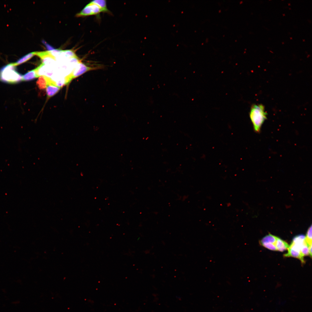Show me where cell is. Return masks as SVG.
<instances>
[{"instance_id":"15","label":"cell","mask_w":312,"mask_h":312,"mask_svg":"<svg viewBox=\"0 0 312 312\" xmlns=\"http://www.w3.org/2000/svg\"><path fill=\"white\" fill-rule=\"evenodd\" d=\"M288 5H291L290 3H288Z\"/></svg>"},{"instance_id":"3","label":"cell","mask_w":312,"mask_h":312,"mask_svg":"<svg viewBox=\"0 0 312 312\" xmlns=\"http://www.w3.org/2000/svg\"><path fill=\"white\" fill-rule=\"evenodd\" d=\"M305 236L300 235L295 236L293 238L290 245L288 248L287 253L284 255L286 257H291L299 259L302 262H304L303 256L301 250L303 245L306 243Z\"/></svg>"},{"instance_id":"7","label":"cell","mask_w":312,"mask_h":312,"mask_svg":"<svg viewBox=\"0 0 312 312\" xmlns=\"http://www.w3.org/2000/svg\"><path fill=\"white\" fill-rule=\"evenodd\" d=\"M276 246L277 250L281 252L286 250L289 247V245L286 242L278 237L276 240Z\"/></svg>"},{"instance_id":"20","label":"cell","mask_w":312,"mask_h":312,"mask_svg":"<svg viewBox=\"0 0 312 312\" xmlns=\"http://www.w3.org/2000/svg\"><path fill=\"white\" fill-rule=\"evenodd\" d=\"M282 43H283V44L284 43L283 42H282Z\"/></svg>"},{"instance_id":"1","label":"cell","mask_w":312,"mask_h":312,"mask_svg":"<svg viewBox=\"0 0 312 312\" xmlns=\"http://www.w3.org/2000/svg\"><path fill=\"white\" fill-rule=\"evenodd\" d=\"M267 114L263 105L254 104L251 107L249 116L255 132L260 131L262 125L267 118Z\"/></svg>"},{"instance_id":"12","label":"cell","mask_w":312,"mask_h":312,"mask_svg":"<svg viewBox=\"0 0 312 312\" xmlns=\"http://www.w3.org/2000/svg\"><path fill=\"white\" fill-rule=\"evenodd\" d=\"M98 5L102 10L103 12L109 13L110 12L107 8L106 1L105 0H95L92 1Z\"/></svg>"},{"instance_id":"6","label":"cell","mask_w":312,"mask_h":312,"mask_svg":"<svg viewBox=\"0 0 312 312\" xmlns=\"http://www.w3.org/2000/svg\"><path fill=\"white\" fill-rule=\"evenodd\" d=\"M278 237L269 234L264 237L260 241L261 244L271 250H277L276 244Z\"/></svg>"},{"instance_id":"13","label":"cell","mask_w":312,"mask_h":312,"mask_svg":"<svg viewBox=\"0 0 312 312\" xmlns=\"http://www.w3.org/2000/svg\"><path fill=\"white\" fill-rule=\"evenodd\" d=\"M305 241L309 246L312 245V225L308 229L305 236Z\"/></svg>"},{"instance_id":"8","label":"cell","mask_w":312,"mask_h":312,"mask_svg":"<svg viewBox=\"0 0 312 312\" xmlns=\"http://www.w3.org/2000/svg\"><path fill=\"white\" fill-rule=\"evenodd\" d=\"M46 93L48 97H50L57 93L60 88L51 84H48L46 87Z\"/></svg>"},{"instance_id":"19","label":"cell","mask_w":312,"mask_h":312,"mask_svg":"<svg viewBox=\"0 0 312 312\" xmlns=\"http://www.w3.org/2000/svg\"><path fill=\"white\" fill-rule=\"evenodd\" d=\"M303 40V41H305V40Z\"/></svg>"},{"instance_id":"17","label":"cell","mask_w":312,"mask_h":312,"mask_svg":"<svg viewBox=\"0 0 312 312\" xmlns=\"http://www.w3.org/2000/svg\"><path fill=\"white\" fill-rule=\"evenodd\" d=\"M270 51V52H271V53H273V52H272V51Z\"/></svg>"},{"instance_id":"16","label":"cell","mask_w":312,"mask_h":312,"mask_svg":"<svg viewBox=\"0 0 312 312\" xmlns=\"http://www.w3.org/2000/svg\"><path fill=\"white\" fill-rule=\"evenodd\" d=\"M283 16H285V14H283Z\"/></svg>"},{"instance_id":"14","label":"cell","mask_w":312,"mask_h":312,"mask_svg":"<svg viewBox=\"0 0 312 312\" xmlns=\"http://www.w3.org/2000/svg\"><path fill=\"white\" fill-rule=\"evenodd\" d=\"M42 42L45 45L48 51H50L55 49L53 47L50 45L45 41L43 40Z\"/></svg>"},{"instance_id":"18","label":"cell","mask_w":312,"mask_h":312,"mask_svg":"<svg viewBox=\"0 0 312 312\" xmlns=\"http://www.w3.org/2000/svg\"><path fill=\"white\" fill-rule=\"evenodd\" d=\"M290 39H292V37H290Z\"/></svg>"},{"instance_id":"4","label":"cell","mask_w":312,"mask_h":312,"mask_svg":"<svg viewBox=\"0 0 312 312\" xmlns=\"http://www.w3.org/2000/svg\"><path fill=\"white\" fill-rule=\"evenodd\" d=\"M99 66L90 67L88 66L80 61L74 68L71 73L68 75L71 80L85 73L98 68Z\"/></svg>"},{"instance_id":"21","label":"cell","mask_w":312,"mask_h":312,"mask_svg":"<svg viewBox=\"0 0 312 312\" xmlns=\"http://www.w3.org/2000/svg\"><path fill=\"white\" fill-rule=\"evenodd\" d=\"M289 9L290 10H291V8H289Z\"/></svg>"},{"instance_id":"2","label":"cell","mask_w":312,"mask_h":312,"mask_svg":"<svg viewBox=\"0 0 312 312\" xmlns=\"http://www.w3.org/2000/svg\"><path fill=\"white\" fill-rule=\"evenodd\" d=\"M13 63L7 64L0 69V80L9 83H18L22 81V76L16 70Z\"/></svg>"},{"instance_id":"9","label":"cell","mask_w":312,"mask_h":312,"mask_svg":"<svg viewBox=\"0 0 312 312\" xmlns=\"http://www.w3.org/2000/svg\"><path fill=\"white\" fill-rule=\"evenodd\" d=\"M34 55H35V52L29 53L19 59L15 62L13 63V64L15 66L19 65L28 60Z\"/></svg>"},{"instance_id":"11","label":"cell","mask_w":312,"mask_h":312,"mask_svg":"<svg viewBox=\"0 0 312 312\" xmlns=\"http://www.w3.org/2000/svg\"><path fill=\"white\" fill-rule=\"evenodd\" d=\"M38 77L35 69L27 72L22 76V81H29Z\"/></svg>"},{"instance_id":"10","label":"cell","mask_w":312,"mask_h":312,"mask_svg":"<svg viewBox=\"0 0 312 312\" xmlns=\"http://www.w3.org/2000/svg\"><path fill=\"white\" fill-rule=\"evenodd\" d=\"M36 84L40 90H43L46 88L48 83L46 77L43 76L39 77L36 82Z\"/></svg>"},{"instance_id":"5","label":"cell","mask_w":312,"mask_h":312,"mask_svg":"<svg viewBox=\"0 0 312 312\" xmlns=\"http://www.w3.org/2000/svg\"><path fill=\"white\" fill-rule=\"evenodd\" d=\"M103 12L101 9L92 1L86 5L83 9L76 15L78 17L96 15Z\"/></svg>"}]
</instances>
